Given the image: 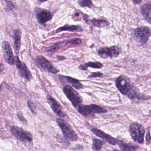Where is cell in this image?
I'll return each instance as SVG.
<instances>
[{"label": "cell", "instance_id": "cell-30", "mask_svg": "<svg viewBox=\"0 0 151 151\" xmlns=\"http://www.w3.org/2000/svg\"><path fill=\"white\" fill-rule=\"evenodd\" d=\"M6 4H7L8 8H9L10 10L12 11L14 8V5H13V3L11 1L6 0Z\"/></svg>", "mask_w": 151, "mask_h": 151}, {"label": "cell", "instance_id": "cell-27", "mask_svg": "<svg viewBox=\"0 0 151 151\" xmlns=\"http://www.w3.org/2000/svg\"><path fill=\"white\" fill-rule=\"evenodd\" d=\"M82 42V41L80 39H74L68 41V43L73 44H77V45H80Z\"/></svg>", "mask_w": 151, "mask_h": 151}, {"label": "cell", "instance_id": "cell-25", "mask_svg": "<svg viewBox=\"0 0 151 151\" xmlns=\"http://www.w3.org/2000/svg\"><path fill=\"white\" fill-rule=\"evenodd\" d=\"M78 4L81 7L91 8L93 6L92 0H79Z\"/></svg>", "mask_w": 151, "mask_h": 151}, {"label": "cell", "instance_id": "cell-5", "mask_svg": "<svg viewBox=\"0 0 151 151\" xmlns=\"http://www.w3.org/2000/svg\"><path fill=\"white\" fill-rule=\"evenodd\" d=\"M10 131L12 135L20 142H31L33 140V136L31 133L24 130L17 126L10 127Z\"/></svg>", "mask_w": 151, "mask_h": 151}, {"label": "cell", "instance_id": "cell-3", "mask_svg": "<svg viewBox=\"0 0 151 151\" xmlns=\"http://www.w3.org/2000/svg\"><path fill=\"white\" fill-rule=\"evenodd\" d=\"M150 29L148 27L142 26L135 29L132 32V36L135 40L141 44L147 43L150 37Z\"/></svg>", "mask_w": 151, "mask_h": 151}, {"label": "cell", "instance_id": "cell-1", "mask_svg": "<svg viewBox=\"0 0 151 151\" xmlns=\"http://www.w3.org/2000/svg\"><path fill=\"white\" fill-rule=\"evenodd\" d=\"M78 111L82 116L87 118H93L95 114L107 112V110L105 108L94 104L86 105H81L78 107Z\"/></svg>", "mask_w": 151, "mask_h": 151}, {"label": "cell", "instance_id": "cell-7", "mask_svg": "<svg viewBox=\"0 0 151 151\" xmlns=\"http://www.w3.org/2000/svg\"><path fill=\"white\" fill-rule=\"evenodd\" d=\"M115 85L120 92L124 95H127L134 86L130 79L124 75L120 76L117 78Z\"/></svg>", "mask_w": 151, "mask_h": 151}, {"label": "cell", "instance_id": "cell-23", "mask_svg": "<svg viewBox=\"0 0 151 151\" xmlns=\"http://www.w3.org/2000/svg\"><path fill=\"white\" fill-rule=\"evenodd\" d=\"M67 43H68V41L66 42L63 41L56 42L50 47L48 51L50 53H54L60 49L61 48L64 47Z\"/></svg>", "mask_w": 151, "mask_h": 151}, {"label": "cell", "instance_id": "cell-28", "mask_svg": "<svg viewBox=\"0 0 151 151\" xmlns=\"http://www.w3.org/2000/svg\"><path fill=\"white\" fill-rule=\"evenodd\" d=\"M27 105H28V107L30 108L33 114H34L35 109V105L34 104L33 102H31V101H28L27 102Z\"/></svg>", "mask_w": 151, "mask_h": 151}, {"label": "cell", "instance_id": "cell-15", "mask_svg": "<svg viewBox=\"0 0 151 151\" xmlns=\"http://www.w3.org/2000/svg\"><path fill=\"white\" fill-rule=\"evenodd\" d=\"M59 78L61 81L70 84L77 89L83 88V85L77 79L72 78L70 76L63 75H59Z\"/></svg>", "mask_w": 151, "mask_h": 151}, {"label": "cell", "instance_id": "cell-11", "mask_svg": "<svg viewBox=\"0 0 151 151\" xmlns=\"http://www.w3.org/2000/svg\"><path fill=\"white\" fill-rule=\"evenodd\" d=\"M3 56L5 62L10 65H14L16 63L15 57L13 55L12 50L7 41H4L2 44Z\"/></svg>", "mask_w": 151, "mask_h": 151}, {"label": "cell", "instance_id": "cell-35", "mask_svg": "<svg viewBox=\"0 0 151 151\" xmlns=\"http://www.w3.org/2000/svg\"><path fill=\"white\" fill-rule=\"evenodd\" d=\"M75 15L76 16H79V13H76L75 14Z\"/></svg>", "mask_w": 151, "mask_h": 151}, {"label": "cell", "instance_id": "cell-4", "mask_svg": "<svg viewBox=\"0 0 151 151\" xmlns=\"http://www.w3.org/2000/svg\"><path fill=\"white\" fill-rule=\"evenodd\" d=\"M56 122L61 129L64 137L66 139L71 142H74L78 140L77 134L66 122L61 119H57Z\"/></svg>", "mask_w": 151, "mask_h": 151}, {"label": "cell", "instance_id": "cell-17", "mask_svg": "<svg viewBox=\"0 0 151 151\" xmlns=\"http://www.w3.org/2000/svg\"><path fill=\"white\" fill-rule=\"evenodd\" d=\"M127 96L131 100L134 101L136 99L138 100H144L148 99L147 96L139 92V90L136 87L133 86V88L129 91Z\"/></svg>", "mask_w": 151, "mask_h": 151}, {"label": "cell", "instance_id": "cell-13", "mask_svg": "<svg viewBox=\"0 0 151 151\" xmlns=\"http://www.w3.org/2000/svg\"><path fill=\"white\" fill-rule=\"evenodd\" d=\"M47 99L51 109L57 115L61 118L65 117L66 114L63 111V107L57 101L50 96H48Z\"/></svg>", "mask_w": 151, "mask_h": 151}, {"label": "cell", "instance_id": "cell-10", "mask_svg": "<svg viewBox=\"0 0 151 151\" xmlns=\"http://www.w3.org/2000/svg\"><path fill=\"white\" fill-rule=\"evenodd\" d=\"M16 67L18 71L20 76L26 79L27 81H30L32 78V74L26 65L23 62H21L17 56L15 57Z\"/></svg>", "mask_w": 151, "mask_h": 151}, {"label": "cell", "instance_id": "cell-8", "mask_svg": "<svg viewBox=\"0 0 151 151\" xmlns=\"http://www.w3.org/2000/svg\"><path fill=\"white\" fill-rule=\"evenodd\" d=\"M121 52V49L118 46H112L110 47L101 48L98 51V55L104 59L118 57Z\"/></svg>", "mask_w": 151, "mask_h": 151}, {"label": "cell", "instance_id": "cell-36", "mask_svg": "<svg viewBox=\"0 0 151 151\" xmlns=\"http://www.w3.org/2000/svg\"><path fill=\"white\" fill-rule=\"evenodd\" d=\"M112 151H119L117 150H113Z\"/></svg>", "mask_w": 151, "mask_h": 151}, {"label": "cell", "instance_id": "cell-24", "mask_svg": "<svg viewBox=\"0 0 151 151\" xmlns=\"http://www.w3.org/2000/svg\"><path fill=\"white\" fill-rule=\"evenodd\" d=\"M103 145V142L97 138H93L92 150L93 151H101Z\"/></svg>", "mask_w": 151, "mask_h": 151}, {"label": "cell", "instance_id": "cell-14", "mask_svg": "<svg viewBox=\"0 0 151 151\" xmlns=\"http://www.w3.org/2000/svg\"><path fill=\"white\" fill-rule=\"evenodd\" d=\"M91 131L97 136L100 137L104 141H105V142H107L112 145H115L118 143V141L115 138H113L110 135L105 134L104 132L98 129L94 128L91 129Z\"/></svg>", "mask_w": 151, "mask_h": 151}, {"label": "cell", "instance_id": "cell-31", "mask_svg": "<svg viewBox=\"0 0 151 151\" xmlns=\"http://www.w3.org/2000/svg\"><path fill=\"white\" fill-rule=\"evenodd\" d=\"M57 58L60 61H63V60H65L66 59L65 57L63 56H57Z\"/></svg>", "mask_w": 151, "mask_h": 151}, {"label": "cell", "instance_id": "cell-29", "mask_svg": "<svg viewBox=\"0 0 151 151\" xmlns=\"http://www.w3.org/2000/svg\"><path fill=\"white\" fill-rule=\"evenodd\" d=\"M103 76V73L98 72L97 73H92L91 75H90L89 76V78H95V77H102Z\"/></svg>", "mask_w": 151, "mask_h": 151}, {"label": "cell", "instance_id": "cell-6", "mask_svg": "<svg viewBox=\"0 0 151 151\" xmlns=\"http://www.w3.org/2000/svg\"><path fill=\"white\" fill-rule=\"evenodd\" d=\"M63 91L74 107L78 108L81 105L82 99L79 94L72 87L65 85L63 88Z\"/></svg>", "mask_w": 151, "mask_h": 151}, {"label": "cell", "instance_id": "cell-32", "mask_svg": "<svg viewBox=\"0 0 151 151\" xmlns=\"http://www.w3.org/2000/svg\"><path fill=\"white\" fill-rule=\"evenodd\" d=\"M132 1L135 4H139L142 2V0H132Z\"/></svg>", "mask_w": 151, "mask_h": 151}, {"label": "cell", "instance_id": "cell-33", "mask_svg": "<svg viewBox=\"0 0 151 151\" xmlns=\"http://www.w3.org/2000/svg\"><path fill=\"white\" fill-rule=\"evenodd\" d=\"M151 140V137H150V132H148L147 134L146 135V140L147 141H149Z\"/></svg>", "mask_w": 151, "mask_h": 151}, {"label": "cell", "instance_id": "cell-16", "mask_svg": "<svg viewBox=\"0 0 151 151\" xmlns=\"http://www.w3.org/2000/svg\"><path fill=\"white\" fill-rule=\"evenodd\" d=\"M140 9L141 13L144 19L151 24V1H148L142 5Z\"/></svg>", "mask_w": 151, "mask_h": 151}, {"label": "cell", "instance_id": "cell-20", "mask_svg": "<svg viewBox=\"0 0 151 151\" xmlns=\"http://www.w3.org/2000/svg\"><path fill=\"white\" fill-rule=\"evenodd\" d=\"M88 67L94 68V69H101L103 68V65L99 62H89L84 64L81 65L79 66V68L80 70H86Z\"/></svg>", "mask_w": 151, "mask_h": 151}, {"label": "cell", "instance_id": "cell-21", "mask_svg": "<svg viewBox=\"0 0 151 151\" xmlns=\"http://www.w3.org/2000/svg\"><path fill=\"white\" fill-rule=\"evenodd\" d=\"M118 144L121 151H136L137 147L123 141H118Z\"/></svg>", "mask_w": 151, "mask_h": 151}, {"label": "cell", "instance_id": "cell-22", "mask_svg": "<svg viewBox=\"0 0 151 151\" xmlns=\"http://www.w3.org/2000/svg\"><path fill=\"white\" fill-rule=\"evenodd\" d=\"M90 22L94 26L98 27H104L109 25V22L103 19H96L90 20Z\"/></svg>", "mask_w": 151, "mask_h": 151}, {"label": "cell", "instance_id": "cell-34", "mask_svg": "<svg viewBox=\"0 0 151 151\" xmlns=\"http://www.w3.org/2000/svg\"><path fill=\"white\" fill-rule=\"evenodd\" d=\"M48 1V0H37V1L39 3H43L44 2L46 1Z\"/></svg>", "mask_w": 151, "mask_h": 151}, {"label": "cell", "instance_id": "cell-9", "mask_svg": "<svg viewBox=\"0 0 151 151\" xmlns=\"http://www.w3.org/2000/svg\"><path fill=\"white\" fill-rule=\"evenodd\" d=\"M35 64L39 68L53 74H56L59 71L52 65L50 62L42 56H38L35 59Z\"/></svg>", "mask_w": 151, "mask_h": 151}, {"label": "cell", "instance_id": "cell-19", "mask_svg": "<svg viewBox=\"0 0 151 151\" xmlns=\"http://www.w3.org/2000/svg\"><path fill=\"white\" fill-rule=\"evenodd\" d=\"M83 31L81 27L78 25H65L62 27H59L57 29L56 33H59L62 31H69L72 32H81Z\"/></svg>", "mask_w": 151, "mask_h": 151}, {"label": "cell", "instance_id": "cell-12", "mask_svg": "<svg viewBox=\"0 0 151 151\" xmlns=\"http://www.w3.org/2000/svg\"><path fill=\"white\" fill-rule=\"evenodd\" d=\"M35 16L38 22L43 24L52 19V15L50 12L44 9L38 8L35 10Z\"/></svg>", "mask_w": 151, "mask_h": 151}, {"label": "cell", "instance_id": "cell-26", "mask_svg": "<svg viewBox=\"0 0 151 151\" xmlns=\"http://www.w3.org/2000/svg\"><path fill=\"white\" fill-rule=\"evenodd\" d=\"M17 117L20 120V121L21 122H22L23 124L26 125H27V121L26 119L24 118L23 114H22L21 113V112H19L18 113Z\"/></svg>", "mask_w": 151, "mask_h": 151}, {"label": "cell", "instance_id": "cell-18", "mask_svg": "<svg viewBox=\"0 0 151 151\" xmlns=\"http://www.w3.org/2000/svg\"><path fill=\"white\" fill-rule=\"evenodd\" d=\"M12 35L15 53L18 55L21 46V32L19 29H15L13 31Z\"/></svg>", "mask_w": 151, "mask_h": 151}, {"label": "cell", "instance_id": "cell-2", "mask_svg": "<svg viewBox=\"0 0 151 151\" xmlns=\"http://www.w3.org/2000/svg\"><path fill=\"white\" fill-rule=\"evenodd\" d=\"M129 132L135 142L141 144L144 143L145 129L142 125L137 123H132L129 126Z\"/></svg>", "mask_w": 151, "mask_h": 151}]
</instances>
